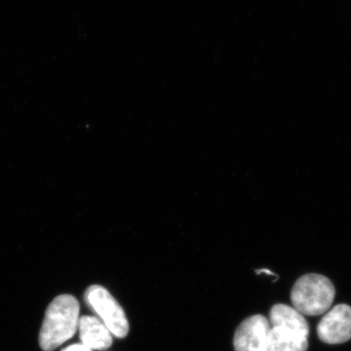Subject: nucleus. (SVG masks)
Returning <instances> with one entry per match:
<instances>
[{
    "label": "nucleus",
    "instance_id": "nucleus-1",
    "mask_svg": "<svg viewBox=\"0 0 351 351\" xmlns=\"http://www.w3.org/2000/svg\"><path fill=\"white\" fill-rule=\"evenodd\" d=\"M80 302L73 295H58L46 309L39 334L44 351H53L75 336L80 323Z\"/></svg>",
    "mask_w": 351,
    "mask_h": 351
},
{
    "label": "nucleus",
    "instance_id": "nucleus-2",
    "mask_svg": "<svg viewBox=\"0 0 351 351\" xmlns=\"http://www.w3.org/2000/svg\"><path fill=\"white\" fill-rule=\"evenodd\" d=\"M336 290L332 281L320 274H309L298 279L291 292L294 308L302 315L326 313L334 302Z\"/></svg>",
    "mask_w": 351,
    "mask_h": 351
},
{
    "label": "nucleus",
    "instance_id": "nucleus-10",
    "mask_svg": "<svg viewBox=\"0 0 351 351\" xmlns=\"http://www.w3.org/2000/svg\"><path fill=\"white\" fill-rule=\"evenodd\" d=\"M262 272H263V274H269V276H276V274H272L271 271H270V270L269 269H260V270H257V274H262Z\"/></svg>",
    "mask_w": 351,
    "mask_h": 351
},
{
    "label": "nucleus",
    "instance_id": "nucleus-8",
    "mask_svg": "<svg viewBox=\"0 0 351 351\" xmlns=\"http://www.w3.org/2000/svg\"><path fill=\"white\" fill-rule=\"evenodd\" d=\"M307 348V339L300 338L277 328H270L267 351H306Z\"/></svg>",
    "mask_w": 351,
    "mask_h": 351
},
{
    "label": "nucleus",
    "instance_id": "nucleus-6",
    "mask_svg": "<svg viewBox=\"0 0 351 351\" xmlns=\"http://www.w3.org/2000/svg\"><path fill=\"white\" fill-rule=\"evenodd\" d=\"M269 320L271 328L283 330L302 339L308 337L309 327L306 318L294 307L284 304H276L270 309Z\"/></svg>",
    "mask_w": 351,
    "mask_h": 351
},
{
    "label": "nucleus",
    "instance_id": "nucleus-5",
    "mask_svg": "<svg viewBox=\"0 0 351 351\" xmlns=\"http://www.w3.org/2000/svg\"><path fill=\"white\" fill-rule=\"evenodd\" d=\"M270 326L263 315L245 319L237 328L233 339L235 351H267Z\"/></svg>",
    "mask_w": 351,
    "mask_h": 351
},
{
    "label": "nucleus",
    "instance_id": "nucleus-3",
    "mask_svg": "<svg viewBox=\"0 0 351 351\" xmlns=\"http://www.w3.org/2000/svg\"><path fill=\"white\" fill-rule=\"evenodd\" d=\"M84 301L113 336L119 339L125 338L129 332V323L125 313L107 289L100 285L90 286L85 292Z\"/></svg>",
    "mask_w": 351,
    "mask_h": 351
},
{
    "label": "nucleus",
    "instance_id": "nucleus-7",
    "mask_svg": "<svg viewBox=\"0 0 351 351\" xmlns=\"http://www.w3.org/2000/svg\"><path fill=\"white\" fill-rule=\"evenodd\" d=\"M80 341L91 350H105L112 345V332L98 317L82 316L78 323Z\"/></svg>",
    "mask_w": 351,
    "mask_h": 351
},
{
    "label": "nucleus",
    "instance_id": "nucleus-4",
    "mask_svg": "<svg viewBox=\"0 0 351 351\" xmlns=\"http://www.w3.org/2000/svg\"><path fill=\"white\" fill-rule=\"evenodd\" d=\"M318 338L329 345H339L351 339V306L338 304L321 319Z\"/></svg>",
    "mask_w": 351,
    "mask_h": 351
},
{
    "label": "nucleus",
    "instance_id": "nucleus-9",
    "mask_svg": "<svg viewBox=\"0 0 351 351\" xmlns=\"http://www.w3.org/2000/svg\"><path fill=\"white\" fill-rule=\"evenodd\" d=\"M62 351H92L89 350V348H86L82 343H75V345H71L68 346V348H64Z\"/></svg>",
    "mask_w": 351,
    "mask_h": 351
}]
</instances>
